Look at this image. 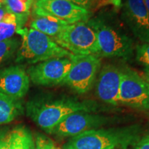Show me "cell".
Wrapping results in <instances>:
<instances>
[{"label": "cell", "instance_id": "23", "mask_svg": "<svg viewBox=\"0 0 149 149\" xmlns=\"http://www.w3.org/2000/svg\"><path fill=\"white\" fill-rule=\"evenodd\" d=\"M10 132L0 139V149H10Z\"/></svg>", "mask_w": 149, "mask_h": 149}, {"label": "cell", "instance_id": "1", "mask_svg": "<svg viewBox=\"0 0 149 149\" xmlns=\"http://www.w3.org/2000/svg\"><path fill=\"white\" fill-rule=\"evenodd\" d=\"M97 104L91 100L80 101L70 97H42L27 104V114L37 126L48 133L70 115L94 112Z\"/></svg>", "mask_w": 149, "mask_h": 149}, {"label": "cell", "instance_id": "10", "mask_svg": "<svg viewBox=\"0 0 149 149\" xmlns=\"http://www.w3.org/2000/svg\"><path fill=\"white\" fill-rule=\"evenodd\" d=\"M122 19L136 38L149 43V14L144 0H126Z\"/></svg>", "mask_w": 149, "mask_h": 149}, {"label": "cell", "instance_id": "15", "mask_svg": "<svg viewBox=\"0 0 149 149\" xmlns=\"http://www.w3.org/2000/svg\"><path fill=\"white\" fill-rule=\"evenodd\" d=\"M22 113L23 107L20 100L0 92V125L13 122Z\"/></svg>", "mask_w": 149, "mask_h": 149}, {"label": "cell", "instance_id": "16", "mask_svg": "<svg viewBox=\"0 0 149 149\" xmlns=\"http://www.w3.org/2000/svg\"><path fill=\"white\" fill-rule=\"evenodd\" d=\"M29 17L6 13L0 22V42L11 38L19 30L23 29Z\"/></svg>", "mask_w": 149, "mask_h": 149}, {"label": "cell", "instance_id": "4", "mask_svg": "<svg viewBox=\"0 0 149 149\" xmlns=\"http://www.w3.org/2000/svg\"><path fill=\"white\" fill-rule=\"evenodd\" d=\"M87 23L95 32L99 57L128 59L133 55V39L116 24L102 17L90 19Z\"/></svg>", "mask_w": 149, "mask_h": 149}, {"label": "cell", "instance_id": "9", "mask_svg": "<svg viewBox=\"0 0 149 149\" xmlns=\"http://www.w3.org/2000/svg\"><path fill=\"white\" fill-rule=\"evenodd\" d=\"M111 122V117L93 114L92 112H77L67 117L51 134L61 137H73L84 132L97 129Z\"/></svg>", "mask_w": 149, "mask_h": 149}, {"label": "cell", "instance_id": "13", "mask_svg": "<svg viewBox=\"0 0 149 149\" xmlns=\"http://www.w3.org/2000/svg\"><path fill=\"white\" fill-rule=\"evenodd\" d=\"M30 78L23 65H15L0 69V92L20 100L29 89Z\"/></svg>", "mask_w": 149, "mask_h": 149}, {"label": "cell", "instance_id": "29", "mask_svg": "<svg viewBox=\"0 0 149 149\" xmlns=\"http://www.w3.org/2000/svg\"><path fill=\"white\" fill-rule=\"evenodd\" d=\"M4 0H0V3H2Z\"/></svg>", "mask_w": 149, "mask_h": 149}, {"label": "cell", "instance_id": "18", "mask_svg": "<svg viewBox=\"0 0 149 149\" xmlns=\"http://www.w3.org/2000/svg\"><path fill=\"white\" fill-rule=\"evenodd\" d=\"M34 0H4L3 4L7 12L16 15L29 17Z\"/></svg>", "mask_w": 149, "mask_h": 149}, {"label": "cell", "instance_id": "25", "mask_svg": "<svg viewBox=\"0 0 149 149\" xmlns=\"http://www.w3.org/2000/svg\"><path fill=\"white\" fill-rule=\"evenodd\" d=\"M7 12V10L6 8V7L4 6V5L2 3H0V22L1 21V19H2L3 17L4 16V15Z\"/></svg>", "mask_w": 149, "mask_h": 149}, {"label": "cell", "instance_id": "19", "mask_svg": "<svg viewBox=\"0 0 149 149\" xmlns=\"http://www.w3.org/2000/svg\"><path fill=\"white\" fill-rule=\"evenodd\" d=\"M20 44V41L15 37L0 42V66L13 57Z\"/></svg>", "mask_w": 149, "mask_h": 149}, {"label": "cell", "instance_id": "7", "mask_svg": "<svg viewBox=\"0 0 149 149\" xmlns=\"http://www.w3.org/2000/svg\"><path fill=\"white\" fill-rule=\"evenodd\" d=\"M119 103L140 111L149 110V84L130 68L122 69Z\"/></svg>", "mask_w": 149, "mask_h": 149}, {"label": "cell", "instance_id": "3", "mask_svg": "<svg viewBox=\"0 0 149 149\" xmlns=\"http://www.w3.org/2000/svg\"><path fill=\"white\" fill-rule=\"evenodd\" d=\"M17 33L22 37L16 53L15 62L17 64H35L50 59L72 55L51 37L35 29L23 28Z\"/></svg>", "mask_w": 149, "mask_h": 149}, {"label": "cell", "instance_id": "20", "mask_svg": "<svg viewBox=\"0 0 149 149\" xmlns=\"http://www.w3.org/2000/svg\"><path fill=\"white\" fill-rule=\"evenodd\" d=\"M135 59L139 66L143 68L145 74L149 75V43L136 46Z\"/></svg>", "mask_w": 149, "mask_h": 149}, {"label": "cell", "instance_id": "17", "mask_svg": "<svg viewBox=\"0 0 149 149\" xmlns=\"http://www.w3.org/2000/svg\"><path fill=\"white\" fill-rule=\"evenodd\" d=\"M10 149H35V144L30 130L18 126L10 131Z\"/></svg>", "mask_w": 149, "mask_h": 149}, {"label": "cell", "instance_id": "5", "mask_svg": "<svg viewBox=\"0 0 149 149\" xmlns=\"http://www.w3.org/2000/svg\"><path fill=\"white\" fill-rule=\"evenodd\" d=\"M53 40L74 55H98L95 32L87 22L68 24Z\"/></svg>", "mask_w": 149, "mask_h": 149}, {"label": "cell", "instance_id": "2", "mask_svg": "<svg viewBox=\"0 0 149 149\" xmlns=\"http://www.w3.org/2000/svg\"><path fill=\"white\" fill-rule=\"evenodd\" d=\"M139 127L97 128L84 132L72 137L64 145V149L126 148L137 140Z\"/></svg>", "mask_w": 149, "mask_h": 149}, {"label": "cell", "instance_id": "22", "mask_svg": "<svg viewBox=\"0 0 149 149\" xmlns=\"http://www.w3.org/2000/svg\"><path fill=\"white\" fill-rule=\"evenodd\" d=\"M67 1H69L78 6L90 10V9L95 3L96 0H67Z\"/></svg>", "mask_w": 149, "mask_h": 149}, {"label": "cell", "instance_id": "26", "mask_svg": "<svg viewBox=\"0 0 149 149\" xmlns=\"http://www.w3.org/2000/svg\"><path fill=\"white\" fill-rule=\"evenodd\" d=\"M122 3V0H112V3H113L116 6H120Z\"/></svg>", "mask_w": 149, "mask_h": 149}, {"label": "cell", "instance_id": "24", "mask_svg": "<svg viewBox=\"0 0 149 149\" xmlns=\"http://www.w3.org/2000/svg\"><path fill=\"white\" fill-rule=\"evenodd\" d=\"M135 149H149V134L138 141Z\"/></svg>", "mask_w": 149, "mask_h": 149}, {"label": "cell", "instance_id": "28", "mask_svg": "<svg viewBox=\"0 0 149 149\" xmlns=\"http://www.w3.org/2000/svg\"><path fill=\"white\" fill-rule=\"evenodd\" d=\"M144 75H145L144 76L145 80H146V81L148 83V84H149V75H148V74H144Z\"/></svg>", "mask_w": 149, "mask_h": 149}, {"label": "cell", "instance_id": "21", "mask_svg": "<svg viewBox=\"0 0 149 149\" xmlns=\"http://www.w3.org/2000/svg\"><path fill=\"white\" fill-rule=\"evenodd\" d=\"M35 149H61L54 141L42 134H38L35 138Z\"/></svg>", "mask_w": 149, "mask_h": 149}, {"label": "cell", "instance_id": "12", "mask_svg": "<svg viewBox=\"0 0 149 149\" xmlns=\"http://www.w3.org/2000/svg\"><path fill=\"white\" fill-rule=\"evenodd\" d=\"M97 76L95 93L101 101L110 105L119 104V92L122 76V69L113 64L102 67Z\"/></svg>", "mask_w": 149, "mask_h": 149}, {"label": "cell", "instance_id": "8", "mask_svg": "<svg viewBox=\"0 0 149 149\" xmlns=\"http://www.w3.org/2000/svg\"><path fill=\"white\" fill-rule=\"evenodd\" d=\"M72 66L71 57L50 59L29 67L27 74L33 84L44 86L62 85Z\"/></svg>", "mask_w": 149, "mask_h": 149}, {"label": "cell", "instance_id": "27", "mask_svg": "<svg viewBox=\"0 0 149 149\" xmlns=\"http://www.w3.org/2000/svg\"><path fill=\"white\" fill-rule=\"evenodd\" d=\"M144 3L149 14V0H144Z\"/></svg>", "mask_w": 149, "mask_h": 149}, {"label": "cell", "instance_id": "11", "mask_svg": "<svg viewBox=\"0 0 149 149\" xmlns=\"http://www.w3.org/2000/svg\"><path fill=\"white\" fill-rule=\"evenodd\" d=\"M33 6L68 24L87 22L91 16L90 10L67 0H35Z\"/></svg>", "mask_w": 149, "mask_h": 149}, {"label": "cell", "instance_id": "6", "mask_svg": "<svg viewBox=\"0 0 149 149\" xmlns=\"http://www.w3.org/2000/svg\"><path fill=\"white\" fill-rule=\"evenodd\" d=\"M72 66L62 85H66L79 94L92 88L101 67V59L95 55L71 56Z\"/></svg>", "mask_w": 149, "mask_h": 149}, {"label": "cell", "instance_id": "14", "mask_svg": "<svg viewBox=\"0 0 149 149\" xmlns=\"http://www.w3.org/2000/svg\"><path fill=\"white\" fill-rule=\"evenodd\" d=\"M33 18L30 24L31 29L44 33L52 39L55 38L68 25L62 20L50 15L42 9L33 6Z\"/></svg>", "mask_w": 149, "mask_h": 149}]
</instances>
